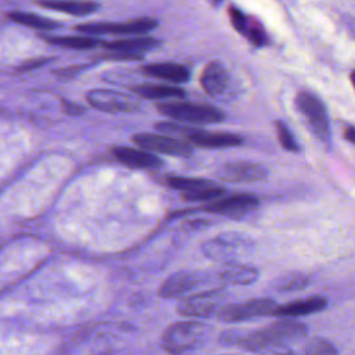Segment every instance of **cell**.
Masks as SVG:
<instances>
[{
    "instance_id": "obj_1",
    "label": "cell",
    "mask_w": 355,
    "mask_h": 355,
    "mask_svg": "<svg viewBox=\"0 0 355 355\" xmlns=\"http://www.w3.org/2000/svg\"><path fill=\"white\" fill-rule=\"evenodd\" d=\"M306 334L308 327L304 323L290 318H282L258 330H225L220 334V340L226 345H239L261 355L275 348L287 347L288 344L304 338Z\"/></svg>"
},
{
    "instance_id": "obj_2",
    "label": "cell",
    "mask_w": 355,
    "mask_h": 355,
    "mask_svg": "<svg viewBox=\"0 0 355 355\" xmlns=\"http://www.w3.org/2000/svg\"><path fill=\"white\" fill-rule=\"evenodd\" d=\"M207 331V326L196 320L176 322L165 329L161 345L171 355H190L202 345Z\"/></svg>"
},
{
    "instance_id": "obj_3",
    "label": "cell",
    "mask_w": 355,
    "mask_h": 355,
    "mask_svg": "<svg viewBox=\"0 0 355 355\" xmlns=\"http://www.w3.org/2000/svg\"><path fill=\"white\" fill-rule=\"evenodd\" d=\"M254 248V240L239 232H223L209 240L204 241L201 245L202 254L218 262H236L237 259L247 255Z\"/></svg>"
},
{
    "instance_id": "obj_4",
    "label": "cell",
    "mask_w": 355,
    "mask_h": 355,
    "mask_svg": "<svg viewBox=\"0 0 355 355\" xmlns=\"http://www.w3.org/2000/svg\"><path fill=\"white\" fill-rule=\"evenodd\" d=\"M157 108L161 114L183 123H215L225 119V114L220 110L204 104L172 101L159 103Z\"/></svg>"
},
{
    "instance_id": "obj_5",
    "label": "cell",
    "mask_w": 355,
    "mask_h": 355,
    "mask_svg": "<svg viewBox=\"0 0 355 355\" xmlns=\"http://www.w3.org/2000/svg\"><path fill=\"white\" fill-rule=\"evenodd\" d=\"M295 105L313 136L320 141H329L330 128L323 103L315 94L309 92H301L295 98Z\"/></svg>"
},
{
    "instance_id": "obj_6",
    "label": "cell",
    "mask_w": 355,
    "mask_h": 355,
    "mask_svg": "<svg viewBox=\"0 0 355 355\" xmlns=\"http://www.w3.org/2000/svg\"><path fill=\"white\" fill-rule=\"evenodd\" d=\"M276 305L277 304L272 298H252L239 304L222 305L215 316L225 323H239L272 315Z\"/></svg>"
},
{
    "instance_id": "obj_7",
    "label": "cell",
    "mask_w": 355,
    "mask_h": 355,
    "mask_svg": "<svg viewBox=\"0 0 355 355\" xmlns=\"http://www.w3.org/2000/svg\"><path fill=\"white\" fill-rule=\"evenodd\" d=\"M158 22L153 18H139L128 22H90L75 26L86 36L97 35H141L153 31Z\"/></svg>"
},
{
    "instance_id": "obj_8",
    "label": "cell",
    "mask_w": 355,
    "mask_h": 355,
    "mask_svg": "<svg viewBox=\"0 0 355 355\" xmlns=\"http://www.w3.org/2000/svg\"><path fill=\"white\" fill-rule=\"evenodd\" d=\"M222 297L223 291L219 288L198 291L196 294L184 295L178 302L176 309L182 316L209 318L215 315L218 309L222 306Z\"/></svg>"
},
{
    "instance_id": "obj_9",
    "label": "cell",
    "mask_w": 355,
    "mask_h": 355,
    "mask_svg": "<svg viewBox=\"0 0 355 355\" xmlns=\"http://www.w3.org/2000/svg\"><path fill=\"white\" fill-rule=\"evenodd\" d=\"M133 141L143 150L161 153L166 155L187 157L193 153V146L182 139L168 136V135H155V133H139L133 136Z\"/></svg>"
},
{
    "instance_id": "obj_10",
    "label": "cell",
    "mask_w": 355,
    "mask_h": 355,
    "mask_svg": "<svg viewBox=\"0 0 355 355\" xmlns=\"http://www.w3.org/2000/svg\"><path fill=\"white\" fill-rule=\"evenodd\" d=\"M259 204V200L247 193L241 194H233L226 197H218L212 201H208V204L202 208V211L223 216H243L254 211Z\"/></svg>"
},
{
    "instance_id": "obj_11",
    "label": "cell",
    "mask_w": 355,
    "mask_h": 355,
    "mask_svg": "<svg viewBox=\"0 0 355 355\" xmlns=\"http://www.w3.org/2000/svg\"><path fill=\"white\" fill-rule=\"evenodd\" d=\"M209 277L198 270H179L168 276L159 287L162 298H179L194 291L198 286L204 284Z\"/></svg>"
},
{
    "instance_id": "obj_12",
    "label": "cell",
    "mask_w": 355,
    "mask_h": 355,
    "mask_svg": "<svg viewBox=\"0 0 355 355\" xmlns=\"http://www.w3.org/2000/svg\"><path fill=\"white\" fill-rule=\"evenodd\" d=\"M86 98L93 108L104 112H130L139 107L133 97L115 90L94 89L86 94Z\"/></svg>"
},
{
    "instance_id": "obj_13",
    "label": "cell",
    "mask_w": 355,
    "mask_h": 355,
    "mask_svg": "<svg viewBox=\"0 0 355 355\" xmlns=\"http://www.w3.org/2000/svg\"><path fill=\"white\" fill-rule=\"evenodd\" d=\"M268 168L258 162L251 161H234L225 164L218 175L222 182L229 183H250L263 180L268 176Z\"/></svg>"
},
{
    "instance_id": "obj_14",
    "label": "cell",
    "mask_w": 355,
    "mask_h": 355,
    "mask_svg": "<svg viewBox=\"0 0 355 355\" xmlns=\"http://www.w3.org/2000/svg\"><path fill=\"white\" fill-rule=\"evenodd\" d=\"M200 83L211 97H225L230 86V76L220 61H211L204 68Z\"/></svg>"
},
{
    "instance_id": "obj_15",
    "label": "cell",
    "mask_w": 355,
    "mask_h": 355,
    "mask_svg": "<svg viewBox=\"0 0 355 355\" xmlns=\"http://www.w3.org/2000/svg\"><path fill=\"white\" fill-rule=\"evenodd\" d=\"M186 140L190 144L202 148H227L240 146L243 143V137L239 135L226 132H208L201 129H193Z\"/></svg>"
},
{
    "instance_id": "obj_16",
    "label": "cell",
    "mask_w": 355,
    "mask_h": 355,
    "mask_svg": "<svg viewBox=\"0 0 355 355\" xmlns=\"http://www.w3.org/2000/svg\"><path fill=\"white\" fill-rule=\"evenodd\" d=\"M326 305H327V300L324 297L312 295L308 298H301V300L287 302L284 305H276L272 315L280 316V318H298V316L316 313L324 309Z\"/></svg>"
},
{
    "instance_id": "obj_17",
    "label": "cell",
    "mask_w": 355,
    "mask_h": 355,
    "mask_svg": "<svg viewBox=\"0 0 355 355\" xmlns=\"http://www.w3.org/2000/svg\"><path fill=\"white\" fill-rule=\"evenodd\" d=\"M229 17L233 28L243 36H245L251 43H254L255 46H263L266 43V33L258 21L244 15L240 10L234 7L229 8Z\"/></svg>"
},
{
    "instance_id": "obj_18",
    "label": "cell",
    "mask_w": 355,
    "mask_h": 355,
    "mask_svg": "<svg viewBox=\"0 0 355 355\" xmlns=\"http://www.w3.org/2000/svg\"><path fill=\"white\" fill-rule=\"evenodd\" d=\"M115 158L126 166L137 168V169H153L161 165V159L154 155L151 151L139 150L132 147H115L114 148Z\"/></svg>"
},
{
    "instance_id": "obj_19",
    "label": "cell",
    "mask_w": 355,
    "mask_h": 355,
    "mask_svg": "<svg viewBox=\"0 0 355 355\" xmlns=\"http://www.w3.org/2000/svg\"><path fill=\"white\" fill-rule=\"evenodd\" d=\"M259 277V270L251 265L229 262L218 275V279L229 286H250Z\"/></svg>"
},
{
    "instance_id": "obj_20",
    "label": "cell",
    "mask_w": 355,
    "mask_h": 355,
    "mask_svg": "<svg viewBox=\"0 0 355 355\" xmlns=\"http://www.w3.org/2000/svg\"><path fill=\"white\" fill-rule=\"evenodd\" d=\"M143 72L148 76L175 82V83H183L187 82L190 78V71L182 65L175 62H155L148 64L143 68Z\"/></svg>"
},
{
    "instance_id": "obj_21",
    "label": "cell",
    "mask_w": 355,
    "mask_h": 355,
    "mask_svg": "<svg viewBox=\"0 0 355 355\" xmlns=\"http://www.w3.org/2000/svg\"><path fill=\"white\" fill-rule=\"evenodd\" d=\"M39 4L44 8L65 12L69 15L83 17L96 12L98 8V4L89 0H43L39 1Z\"/></svg>"
},
{
    "instance_id": "obj_22",
    "label": "cell",
    "mask_w": 355,
    "mask_h": 355,
    "mask_svg": "<svg viewBox=\"0 0 355 355\" xmlns=\"http://www.w3.org/2000/svg\"><path fill=\"white\" fill-rule=\"evenodd\" d=\"M155 46H158V40L153 37H133V39L115 40V42L103 44V47L107 49L108 51H121V53H128L137 57H143L141 54L144 51L151 50Z\"/></svg>"
},
{
    "instance_id": "obj_23",
    "label": "cell",
    "mask_w": 355,
    "mask_h": 355,
    "mask_svg": "<svg viewBox=\"0 0 355 355\" xmlns=\"http://www.w3.org/2000/svg\"><path fill=\"white\" fill-rule=\"evenodd\" d=\"M135 93L144 98H153V100H161V98H180L186 96V92L175 87V86H166V85H139L135 89Z\"/></svg>"
},
{
    "instance_id": "obj_24",
    "label": "cell",
    "mask_w": 355,
    "mask_h": 355,
    "mask_svg": "<svg viewBox=\"0 0 355 355\" xmlns=\"http://www.w3.org/2000/svg\"><path fill=\"white\" fill-rule=\"evenodd\" d=\"M7 15L14 22L25 25V26L32 28V29H37V31H54V29H57L60 26L55 21L44 18V17H40L37 14H32V12L11 11Z\"/></svg>"
},
{
    "instance_id": "obj_25",
    "label": "cell",
    "mask_w": 355,
    "mask_h": 355,
    "mask_svg": "<svg viewBox=\"0 0 355 355\" xmlns=\"http://www.w3.org/2000/svg\"><path fill=\"white\" fill-rule=\"evenodd\" d=\"M311 284V276L301 272H290L279 276L273 282V288L279 293L298 291Z\"/></svg>"
},
{
    "instance_id": "obj_26",
    "label": "cell",
    "mask_w": 355,
    "mask_h": 355,
    "mask_svg": "<svg viewBox=\"0 0 355 355\" xmlns=\"http://www.w3.org/2000/svg\"><path fill=\"white\" fill-rule=\"evenodd\" d=\"M44 39L51 44L67 47V49H73V50L94 49L100 44L98 39H96L93 36H86V35H79V36H46Z\"/></svg>"
},
{
    "instance_id": "obj_27",
    "label": "cell",
    "mask_w": 355,
    "mask_h": 355,
    "mask_svg": "<svg viewBox=\"0 0 355 355\" xmlns=\"http://www.w3.org/2000/svg\"><path fill=\"white\" fill-rule=\"evenodd\" d=\"M211 180L200 179V178H186V176H171L166 179V184L175 190H179L183 193L194 191L205 184H208Z\"/></svg>"
},
{
    "instance_id": "obj_28",
    "label": "cell",
    "mask_w": 355,
    "mask_h": 355,
    "mask_svg": "<svg viewBox=\"0 0 355 355\" xmlns=\"http://www.w3.org/2000/svg\"><path fill=\"white\" fill-rule=\"evenodd\" d=\"M304 355H337V349L330 341L318 337L305 344Z\"/></svg>"
},
{
    "instance_id": "obj_29",
    "label": "cell",
    "mask_w": 355,
    "mask_h": 355,
    "mask_svg": "<svg viewBox=\"0 0 355 355\" xmlns=\"http://www.w3.org/2000/svg\"><path fill=\"white\" fill-rule=\"evenodd\" d=\"M276 135H277V140L280 143V146L287 150V151H298L300 147L293 136V133L290 132V129L287 128V125L284 122L277 121L276 122Z\"/></svg>"
},
{
    "instance_id": "obj_30",
    "label": "cell",
    "mask_w": 355,
    "mask_h": 355,
    "mask_svg": "<svg viewBox=\"0 0 355 355\" xmlns=\"http://www.w3.org/2000/svg\"><path fill=\"white\" fill-rule=\"evenodd\" d=\"M261 355H294L293 351H290L287 347H282V348H275V349H270L265 354H261Z\"/></svg>"
},
{
    "instance_id": "obj_31",
    "label": "cell",
    "mask_w": 355,
    "mask_h": 355,
    "mask_svg": "<svg viewBox=\"0 0 355 355\" xmlns=\"http://www.w3.org/2000/svg\"><path fill=\"white\" fill-rule=\"evenodd\" d=\"M47 62V60H44V58H40V60H35V61H29V62H26V64H24V65H21V69H32V68H39L40 65H43V64H46Z\"/></svg>"
},
{
    "instance_id": "obj_32",
    "label": "cell",
    "mask_w": 355,
    "mask_h": 355,
    "mask_svg": "<svg viewBox=\"0 0 355 355\" xmlns=\"http://www.w3.org/2000/svg\"><path fill=\"white\" fill-rule=\"evenodd\" d=\"M344 139L355 146V126H348L344 130Z\"/></svg>"
},
{
    "instance_id": "obj_33",
    "label": "cell",
    "mask_w": 355,
    "mask_h": 355,
    "mask_svg": "<svg viewBox=\"0 0 355 355\" xmlns=\"http://www.w3.org/2000/svg\"><path fill=\"white\" fill-rule=\"evenodd\" d=\"M65 104V110H67V112H73V114H78V112H82L83 111V108L82 107H79L78 104H72V103H64Z\"/></svg>"
},
{
    "instance_id": "obj_34",
    "label": "cell",
    "mask_w": 355,
    "mask_h": 355,
    "mask_svg": "<svg viewBox=\"0 0 355 355\" xmlns=\"http://www.w3.org/2000/svg\"><path fill=\"white\" fill-rule=\"evenodd\" d=\"M349 78H351V82H352V86L355 87V71H352L351 72V75H349Z\"/></svg>"
},
{
    "instance_id": "obj_35",
    "label": "cell",
    "mask_w": 355,
    "mask_h": 355,
    "mask_svg": "<svg viewBox=\"0 0 355 355\" xmlns=\"http://www.w3.org/2000/svg\"><path fill=\"white\" fill-rule=\"evenodd\" d=\"M211 1H212V3H214V4H219V3H220V1H222V0H211Z\"/></svg>"
}]
</instances>
